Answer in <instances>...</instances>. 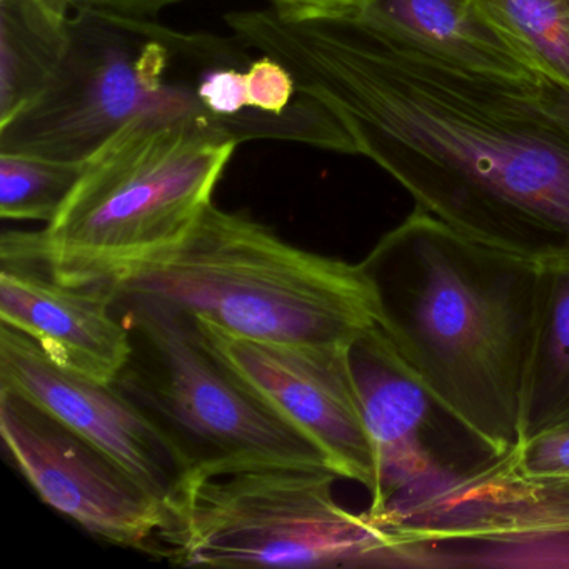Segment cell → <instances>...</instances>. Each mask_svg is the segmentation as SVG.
I'll list each match as a JSON object with an SVG mask.
<instances>
[{
	"label": "cell",
	"mask_w": 569,
	"mask_h": 569,
	"mask_svg": "<svg viewBox=\"0 0 569 569\" xmlns=\"http://www.w3.org/2000/svg\"><path fill=\"white\" fill-rule=\"evenodd\" d=\"M49 2L61 9H71V6L74 4V0H49Z\"/></svg>",
	"instance_id": "obj_21"
},
{
	"label": "cell",
	"mask_w": 569,
	"mask_h": 569,
	"mask_svg": "<svg viewBox=\"0 0 569 569\" xmlns=\"http://www.w3.org/2000/svg\"><path fill=\"white\" fill-rule=\"evenodd\" d=\"M272 6L292 11H345L358 0H271Z\"/></svg>",
	"instance_id": "obj_20"
},
{
	"label": "cell",
	"mask_w": 569,
	"mask_h": 569,
	"mask_svg": "<svg viewBox=\"0 0 569 569\" xmlns=\"http://www.w3.org/2000/svg\"><path fill=\"white\" fill-rule=\"evenodd\" d=\"M351 11L472 71L531 88L541 82L476 0H358Z\"/></svg>",
	"instance_id": "obj_12"
},
{
	"label": "cell",
	"mask_w": 569,
	"mask_h": 569,
	"mask_svg": "<svg viewBox=\"0 0 569 569\" xmlns=\"http://www.w3.org/2000/svg\"><path fill=\"white\" fill-rule=\"evenodd\" d=\"M0 435L42 501L104 541L151 552L168 506L101 446L4 388Z\"/></svg>",
	"instance_id": "obj_8"
},
{
	"label": "cell",
	"mask_w": 569,
	"mask_h": 569,
	"mask_svg": "<svg viewBox=\"0 0 569 569\" xmlns=\"http://www.w3.org/2000/svg\"><path fill=\"white\" fill-rule=\"evenodd\" d=\"M566 422H569V261H559L541 264L538 325L522 398L521 442Z\"/></svg>",
	"instance_id": "obj_14"
},
{
	"label": "cell",
	"mask_w": 569,
	"mask_h": 569,
	"mask_svg": "<svg viewBox=\"0 0 569 569\" xmlns=\"http://www.w3.org/2000/svg\"><path fill=\"white\" fill-rule=\"evenodd\" d=\"M179 2L182 0H74V4L94 6V8L109 9V11L129 16H141V18H152Z\"/></svg>",
	"instance_id": "obj_18"
},
{
	"label": "cell",
	"mask_w": 569,
	"mask_h": 569,
	"mask_svg": "<svg viewBox=\"0 0 569 569\" xmlns=\"http://www.w3.org/2000/svg\"><path fill=\"white\" fill-rule=\"evenodd\" d=\"M191 321L206 348L259 398L308 435L341 478L375 491L378 458L352 369L351 349L254 341L222 331L204 319Z\"/></svg>",
	"instance_id": "obj_9"
},
{
	"label": "cell",
	"mask_w": 569,
	"mask_h": 569,
	"mask_svg": "<svg viewBox=\"0 0 569 569\" xmlns=\"http://www.w3.org/2000/svg\"><path fill=\"white\" fill-rule=\"evenodd\" d=\"M116 308L132 355L114 385L168 436L186 475L251 462L332 468L308 435L206 348L188 316L119 296Z\"/></svg>",
	"instance_id": "obj_7"
},
{
	"label": "cell",
	"mask_w": 569,
	"mask_h": 569,
	"mask_svg": "<svg viewBox=\"0 0 569 569\" xmlns=\"http://www.w3.org/2000/svg\"><path fill=\"white\" fill-rule=\"evenodd\" d=\"M226 22L325 102L419 209L536 264L569 261V128L542 111L539 86L456 64L351 9L271 6Z\"/></svg>",
	"instance_id": "obj_1"
},
{
	"label": "cell",
	"mask_w": 569,
	"mask_h": 569,
	"mask_svg": "<svg viewBox=\"0 0 569 569\" xmlns=\"http://www.w3.org/2000/svg\"><path fill=\"white\" fill-rule=\"evenodd\" d=\"M536 101L541 106L542 111L569 128V91L541 79L536 91Z\"/></svg>",
	"instance_id": "obj_19"
},
{
	"label": "cell",
	"mask_w": 569,
	"mask_h": 569,
	"mask_svg": "<svg viewBox=\"0 0 569 569\" xmlns=\"http://www.w3.org/2000/svg\"><path fill=\"white\" fill-rule=\"evenodd\" d=\"M0 262L2 325L31 338L62 368L112 385L132 355L112 286L59 282L39 251L38 232H6Z\"/></svg>",
	"instance_id": "obj_10"
},
{
	"label": "cell",
	"mask_w": 569,
	"mask_h": 569,
	"mask_svg": "<svg viewBox=\"0 0 569 569\" xmlns=\"http://www.w3.org/2000/svg\"><path fill=\"white\" fill-rule=\"evenodd\" d=\"M111 286L119 298L276 345L351 349L378 325L361 266L288 244L214 202L178 242Z\"/></svg>",
	"instance_id": "obj_3"
},
{
	"label": "cell",
	"mask_w": 569,
	"mask_h": 569,
	"mask_svg": "<svg viewBox=\"0 0 569 569\" xmlns=\"http://www.w3.org/2000/svg\"><path fill=\"white\" fill-rule=\"evenodd\" d=\"M518 465L526 475L569 479V422L522 441Z\"/></svg>",
	"instance_id": "obj_17"
},
{
	"label": "cell",
	"mask_w": 569,
	"mask_h": 569,
	"mask_svg": "<svg viewBox=\"0 0 569 569\" xmlns=\"http://www.w3.org/2000/svg\"><path fill=\"white\" fill-rule=\"evenodd\" d=\"M0 388L24 396L101 446L166 505L186 476L168 436L114 382L62 368L8 325H0Z\"/></svg>",
	"instance_id": "obj_11"
},
{
	"label": "cell",
	"mask_w": 569,
	"mask_h": 569,
	"mask_svg": "<svg viewBox=\"0 0 569 569\" xmlns=\"http://www.w3.org/2000/svg\"><path fill=\"white\" fill-rule=\"evenodd\" d=\"M84 164L32 154L0 152V216L48 224L61 211Z\"/></svg>",
	"instance_id": "obj_16"
},
{
	"label": "cell",
	"mask_w": 569,
	"mask_h": 569,
	"mask_svg": "<svg viewBox=\"0 0 569 569\" xmlns=\"http://www.w3.org/2000/svg\"><path fill=\"white\" fill-rule=\"evenodd\" d=\"M476 2L539 78L569 91V0Z\"/></svg>",
	"instance_id": "obj_15"
},
{
	"label": "cell",
	"mask_w": 569,
	"mask_h": 569,
	"mask_svg": "<svg viewBox=\"0 0 569 569\" xmlns=\"http://www.w3.org/2000/svg\"><path fill=\"white\" fill-rule=\"evenodd\" d=\"M236 148L196 118L146 116L122 128L38 232L51 274L68 286L114 284L178 242L212 204Z\"/></svg>",
	"instance_id": "obj_4"
},
{
	"label": "cell",
	"mask_w": 569,
	"mask_h": 569,
	"mask_svg": "<svg viewBox=\"0 0 569 569\" xmlns=\"http://www.w3.org/2000/svg\"><path fill=\"white\" fill-rule=\"evenodd\" d=\"M339 478L328 466L292 462L188 472L151 552L211 568L391 566L388 536L368 512L336 501Z\"/></svg>",
	"instance_id": "obj_5"
},
{
	"label": "cell",
	"mask_w": 569,
	"mask_h": 569,
	"mask_svg": "<svg viewBox=\"0 0 569 569\" xmlns=\"http://www.w3.org/2000/svg\"><path fill=\"white\" fill-rule=\"evenodd\" d=\"M68 28L58 74L36 101L0 124V152L84 164L146 116L211 124L196 94L208 32L178 31L88 4L71 6Z\"/></svg>",
	"instance_id": "obj_6"
},
{
	"label": "cell",
	"mask_w": 569,
	"mask_h": 569,
	"mask_svg": "<svg viewBox=\"0 0 569 569\" xmlns=\"http://www.w3.org/2000/svg\"><path fill=\"white\" fill-rule=\"evenodd\" d=\"M359 266L376 326L416 381L492 451L519 446L541 264L416 208Z\"/></svg>",
	"instance_id": "obj_2"
},
{
	"label": "cell",
	"mask_w": 569,
	"mask_h": 569,
	"mask_svg": "<svg viewBox=\"0 0 569 569\" xmlns=\"http://www.w3.org/2000/svg\"><path fill=\"white\" fill-rule=\"evenodd\" d=\"M69 9L49 0H0V124L58 74L69 46Z\"/></svg>",
	"instance_id": "obj_13"
}]
</instances>
